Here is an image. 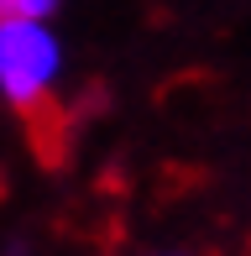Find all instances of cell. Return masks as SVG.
<instances>
[{
  "instance_id": "obj_2",
  "label": "cell",
  "mask_w": 251,
  "mask_h": 256,
  "mask_svg": "<svg viewBox=\"0 0 251 256\" xmlns=\"http://www.w3.org/2000/svg\"><path fill=\"white\" fill-rule=\"evenodd\" d=\"M58 0H0V21H42Z\"/></svg>"
},
{
  "instance_id": "obj_1",
  "label": "cell",
  "mask_w": 251,
  "mask_h": 256,
  "mask_svg": "<svg viewBox=\"0 0 251 256\" xmlns=\"http://www.w3.org/2000/svg\"><path fill=\"white\" fill-rule=\"evenodd\" d=\"M58 78V48L37 21H0V89L26 120L48 115V94Z\"/></svg>"
}]
</instances>
